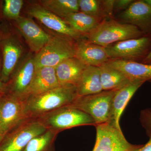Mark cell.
<instances>
[{
    "label": "cell",
    "instance_id": "cell-8",
    "mask_svg": "<svg viewBox=\"0 0 151 151\" xmlns=\"http://www.w3.org/2000/svg\"><path fill=\"white\" fill-rule=\"evenodd\" d=\"M96 139L92 151H138L143 145H133L126 139L122 130L108 123L95 126Z\"/></svg>",
    "mask_w": 151,
    "mask_h": 151
},
{
    "label": "cell",
    "instance_id": "cell-10",
    "mask_svg": "<svg viewBox=\"0 0 151 151\" xmlns=\"http://www.w3.org/2000/svg\"><path fill=\"white\" fill-rule=\"evenodd\" d=\"M35 71L34 56L29 53L19 63L11 76L9 84L7 85L6 92L22 100L23 96L31 82Z\"/></svg>",
    "mask_w": 151,
    "mask_h": 151
},
{
    "label": "cell",
    "instance_id": "cell-22",
    "mask_svg": "<svg viewBox=\"0 0 151 151\" xmlns=\"http://www.w3.org/2000/svg\"><path fill=\"white\" fill-rule=\"evenodd\" d=\"M63 19L71 28L82 35L89 34L101 22L100 19L81 12L70 14Z\"/></svg>",
    "mask_w": 151,
    "mask_h": 151
},
{
    "label": "cell",
    "instance_id": "cell-4",
    "mask_svg": "<svg viewBox=\"0 0 151 151\" xmlns=\"http://www.w3.org/2000/svg\"><path fill=\"white\" fill-rule=\"evenodd\" d=\"M35 119L47 129L58 132L79 126H95L94 119L91 116L69 105L55 109Z\"/></svg>",
    "mask_w": 151,
    "mask_h": 151
},
{
    "label": "cell",
    "instance_id": "cell-15",
    "mask_svg": "<svg viewBox=\"0 0 151 151\" xmlns=\"http://www.w3.org/2000/svg\"><path fill=\"white\" fill-rule=\"evenodd\" d=\"M121 17L126 23L137 27L145 35H151V6L144 0L134 1Z\"/></svg>",
    "mask_w": 151,
    "mask_h": 151
},
{
    "label": "cell",
    "instance_id": "cell-1",
    "mask_svg": "<svg viewBox=\"0 0 151 151\" xmlns=\"http://www.w3.org/2000/svg\"><path fill=\"white\" fill-rule=\"evenodd\" d=\"M78 97L76 86H59L23 100L27 119H36L58 108L71 105Z\"/></svg>",
    "mask_w": 151,
    "mask_h": 151
},
{
    "label": "cell",
    "instance_id": "cell-20",
    "mask_svg": "<svg viewBox=\"0 0 151 151\" xmlns=\"http://www.w3.org/2000/svg\"><path fill=\"white\" fill-rule=\"evenodd\" d=\"M76 86L78 96L92 95L102 92L99 68L86 66Z\"/></svg>",
    "mask_w": 151,
    "mask_h": 151
},
{
    "label": "cell",
    "instance_id": "cell-18",
    "mask_svg": "<svg viewBox=\"0 0 151 151\" xmlns=\"http://www.w3.org/2000/svg\"><path fill=\"white\" fill-rule=\"evenodd\" d=\"M107 63L122 71L130 81H151V64L120 59L109 60Z\"/></svg>",
    "mask_w": 151,
    "mask_h": 151
},
{
    "label": "cell",
    "instance_id": "cell-26",
    "mask_svg": "<svg viewBox=\"0 0 151 151\" xmlns=\"http://www.w3.org/2000/svg\"><path fill=\"white\" fill-rule=\"evenodd\" d=\"M23 5L22 0H5L3 9L4 16L6 18L16 20L20 17Z\"/></svg>",
    "mask_w": 151,
    "mask_h": 151
},
{
    "label": "cell",
    "instance_id": "cell-7",
    "mask_svg": "<svg viewBox=\"0 0 151 151\" xmlns=\"http://www.w3.org/2000/svg\"><path fill=\"white\" fill-rule=\"evenodd\" d=\"M105 47L109 58L142 62L151 50V35L122 41Z\"/></svg>",
    "mask_w": 151,
    "mask_h": 151
},
{
    "label": "cell",
    "instance_id": "cell-6",
    "mask_svg": "<svg viewBox=\"0 0 151 151\" xmlns=\"http://www.w3.org/2000/svg\"><path fill=\"white\" fill-rule=\"evenodd\" d=\"M47 129L37 119H25L6 135L0 151H22L30 141Z\"/></svg>",
    "mask_w": 151,
    "mask_h": 151
},
{
    "label": "cell",
    "instance_id": "cell-14",
    "mask_svg": "<svg viewBox=\"0 0 151 151\" xmlns=\"http://www.w3.org/2000/svg\"><path fill=\"white\" fill-rule=\"evenodd\" d=\"M144 81H130L121 89L116 91L112 100L108 124L119 130L121 129L119 121L128 103L143 84Z\"/></svg>",
    "mask_w": 151,
    "mask_h": 151
},
{
    "label": "cell",
    "instance_id": "cell-32",
    "mask_svg": "<svg viewBox=\"0 0 151 151\" xmlns=\"http://www.w3.org/2000/svg\"><path fill=\"white\" fill-rule=\"evenodd\" d=\"M142 63L145 64H151V50Z\"/></svg>",
    "mask_w": 151,
    "mask_h": 151
},
{
    "label": "cell",
    "instance_id": "cell-30",
    "mask_svg": "<svg viewBox=\"0 0 151 151\" xmlns=\"http://www.w3.org/2000/svg\"><path fill=\"white\" fill-rule=\"evenodd\" d=\"M1 59L0 57V95L6 92L7 84L4 83L1 79Z\"/></svg>",
    "mask_w": 151,
    "mask_h": 151
},
{
    "label": "cell",
    "instance_id": "cell-19",
    "mask_svg": "<svg viewBox=\"0 0 151 151\" xmlns=\"http://www.w3.org/2000/svg\"><path fill=\"white\" fill-rule=\"evenodd\" d=\"M86 66L75 57L63 60L55 67L59 85L71 84L76 86Z\"/></svg>",
    "mask_w": 151,
    "mask_h": 151
},
{
    "label": "cell",
    "instance_id": "cell-34",
    "mask_svg": "<svg viewBox=\"0 0 151 151\" xmlns=\"http://www.w3.org/2000/svg\"><path fill=\"white\" fill-rule=\"evenodd\" d=\"M144 1L148 4L151 6V0H144Z\"/></svg>",
    "mask_w": 151,
    "mask_h": 151
},
{
    "label": "cell",
    "instance_id": "cell-11",
    "mask_svg": "<svg viewBox=\"0 0 151 151\" xmlns=\"http://www.w3.org/2000/svg\"><path fill=\"white\" fill-rule=\"evenodd\" d=\"M28 13L30 16L37 19L46 27L61 35L72 39H78L82 35L71 28L63 19L47 10L41 5L31 6Z\"/></svg>",
    "mask_w": 151,
    "mask_h": 151
},
{
    "label": "cell",
    "instance_id": "cell-23",
    "mask_svg": "<svg viewBox=\"0 0 151 151\" xmlns=\"http://www.w3.org/2000/svg\"><path fill=\"white\" fill-rule=\"evenodd\" d=\"M41 5L62 19L79 12L78 0H42Z\"/></svg>",
    "mask_w": 151,
    "mask_h": 151
},
{
    "label": "cell",
    "instance_id": "cell-29",
    "mask_svg": "<svg viewBox=\"0 0 151 151\" xmlns=\"http://www.w3.org/2000/svg\"><path fill=\"white\" fill-rule=\"evenodd\" d=\"M134 1L133 0H116L115 9L118 10L124 9L126 10Z\"/></svg>",
    "mask_w": 151,
    "mask_h": 151
},
{
    "label": "cell",
    "instance_id": "cell-17",
    "mask_svg": "<svg viewBox=\"0 0 151 151\" xmlns=\"http://www.w3.org/2000/svg\"><path fill=\"white\" fill-rule=\"evenodd\" d=\"M75 57L86 66L98 67L110 60L106 47L88 40H79L76 44Z\"/></svg>",
    "mask_w": 151,
    "mask_h": 151
},
{
    "label": "cell",
    "instance_id": "cell-3",
    "mask_svg": "<svg viewBox=\"0 0 151 151\" xmlns=\"http://www.w3.org/2000/svg\"><path fill=\"white\" fill-rule=\"evenodd\" d=\"M64 36H51L45 46L34 56L35 68L56 67L65 60L75 57L76 44Z\"/></svg>",
    "mask_w": 151,
    "mask_h": 151
},
{
    "label": "cell",
    "instance_id": "cell-31",
    "mask_svg": "<svg viewBox=\"0 0 151 151\" xmlns=\"http://www.w3.org/2000/svg\"><path fill=\"white\" fill-rule=\"evenodd\" d=\"M149 138L148 142L145 145H143L138 151H151V136Z\"/></svg>",
    "mask_w": 151,
    "mask_h": 151
},
{
    "label": "cell",
    "instance_id": "cell-28",
    "mask_svg": "<svg viewBox=\"0 0 151 151\" xmlns=\"http://www.w3.org/2000/svg\"><path fill=\"white\" fill-rule=\"evenodd\" d=\"M116 0H104L101 1V5L103 12L106 16L111 17L115 9Z\"/></svg>",
    "mask_w": 151,
    "mask_h": 151
},
{
    "label": "cell",
    "instance_id": "cell-16",
    "mask_svg": "<svg viewBox=\"0 0 151 151\" xmlns=\"http://www.w3.org/2000/svg\"><path fill=\"white\" fill-rule=\"evenodd\" d=\"M59 85L55 68L42 67L35 68L34 75L23 96L22 100L29 96L46 92Z\"/></svg>",
    "mask_w": 151,
    "mask_h": 151
},
{
    "label": "cell",
    "instance_id": "cell-9",
    "mask_svg": "<svg viewBox=\"0 0 151 151\" xmlns=\"http://www.w3.org/2000/svg\"><path fill=\"white\" fill-rule=\"evenodd\" d=\"M26 119L21 98L8 92L0 95V131L4 136Z\"/></svg>",
    "mask_w": 151,
    "mask_h": 151
},
{
    "label": "cell",
    "instance_id": "cell-25",
    "mask_svg": "<svg viewBox=\"0 0 151 151\" xmlns=\"http://www.w3.org/2000/svg\"><path fill=\"white\" fill-rule=\"evenodd\" d=\"M80 12L91 16L101 19L106 16L103 12L101 1L98 0H78Z\"/></svg>",
    "mask_w": 151,
    "mask_h": 151
},
{
    "label": "cell",
    "instance_id": "cell-27",
    "mask_svg": "<svg viewBox=\"0 0 151 151\" xmlns=\"http://www.w3.org/2000/svg\"><path fill=\"white\" fill-rule=\"evenodd\" d=\"M142 127L145 130L146 134L150 137L151 136V109H144L141 111L140 115Z\"/></svg>",
    "mask_w": 151,
    "mask_h": 151
},
{
    "label": "cell",
    "instance_id": "cell-5",
    "mask_svg": "<svg viewBox=\"0 0 151 151\" xmlns=\"http://www.w3.org/2000/svg\"><path fill=\"white\" fill-rule=\"evenodd\" d=\"M116 91H103L92 95L78 96L69 106L91 116L94 119L95 126L108 123L112 100Z\"/></svg>",
    "mask_w": 151,
    "mask_h": 151
},
{
    "label": "cell",
    "instance_id": "cell-21",
    "mask_svg": "<svg viewBox=\"0 0 151 151\" xmlns=\"http://www.w3.org/2000/svg\"><path fill=\"white\" fill-rule=\"evenodd\" d=\"M99 68L103 91L118 90L130 81L122 71L108 65L107 63Z\"/></svg>",
    "mask_w": 151,
    "mask_h": 151
},
{
    "label": "cell",
    "instance_id": "cell-33",
    "mask_svg": "<svg viewBox=\"0 0 151 151\" xmlns=\"http://www.w3.org/2000/svg\"><path fill=\"white\" fill-rule=\"evenodd\" d=\"M5 136L2 134L1 131H0V144L2 142L3 139H4V138Z\"/></svg>",
    "mask_w": 151,
    "mask_h": 151
},
{
    "label": "cell",
    "instance_id": "cell-12",
    "mask_svg": "<svg viewBox=\"0 0 151 151\" xmlns=\"http://www.w3.org/2000/svg\"><path fill=\"white\" fill-rule=\"evenodd\" d=\"M19 32L33 52H39L45 46L51 35L45 32L30 18L20 16L16 20Z\"/></svg>",
    "mask_w": 151,
    "mask_h": 151
},
{
    "label": "cell",
    "instance_id": "cell-24",
    "mask_svg": "<svg viewBox=\"0 0 151 151\" xmlns=\"http://www.w3.org/2000/svg\"><path fill=\"white\" fill-rule=\"evenodd\" d=\"M59 132L48 129L30 141L22 151H55L54 143Z\"/></svg>",
    "mask_w": 151,
    "mask_h": 151
},
{
    "label": "cell",
    "instance_id": "cell-13",
    "mask_svg": "<svg viewBox=\"0 0 151 151\" xmlns=\"http://www.w3.org/2000/svg\"><path fill=\"white\" fill-rule=\"evenodd\" d=\"M3 61L1 70V79L7 83L10 79L23 53L20 42L13 37H6L2 42Z\"/></svg>",
    "mask_w": 151,
    "mask_h": 151
},
{
    "label": "cell",
    "instance_id": "cell-2",
    "mask_svg": "<svg viewBox=\"0 0 151 151\" xmlns=\"http://www.w3.org/2000/svg\"><path fill=\"white\" fill-rule=\"evenodd\" d=\"M145 35L137 27L121 23L113 19L103 20L88 35L91 43L107 47L112 44L127 40L138 38Z\"/></svg>",
    "mask_w": 151,
    "mask_h": 151
}]
</instances>
